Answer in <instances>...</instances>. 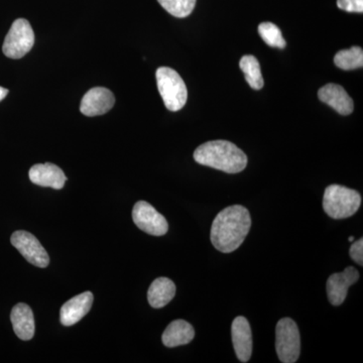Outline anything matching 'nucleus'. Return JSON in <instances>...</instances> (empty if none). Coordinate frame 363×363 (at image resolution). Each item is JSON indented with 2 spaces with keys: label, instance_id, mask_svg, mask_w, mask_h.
<instances>
[{
  "label": "nucleus",
  "instance_id": "obj_1",
  "mask_svg": "<svg viewBox=\"0 0 363 363\" xmlns=\"http://www.w3.org/2000/svg\"><path fill=\"white\" fill-rule=\"evenodd\" d=\"M252 227L250 211L241 205L226 207L215 217L211 227V242L217 250L230 253L242 245Z\"/></svg>",
  "mask_w": 363,
  "mask_h": 363
},
{
  "label": "nucleus",
  "instance_id": "obj_2",
  "mask_svg": "<svg viewBox=\"0 0 363 363\" xmlns=\"http://www.w3.org/2000/svg\"><path fill=\"white\" fill-rule=\"evenodd\" d=\"M194 160L202 166L238 174L247 166V157L234 143L227 140H211L203 143L194 152Z\"/></svg>",
  "mask_w": 363,
  "mask_h": 363
},
{
  "label": "nucleus",
  "instance_id": "obj_3",
  "mask_svg": "<svg viewBox=\"0 0 363 363\" xmlns=\"http://www.w3.org/2000/svg\"><path fill=\"white\" fill-rule=\"evenodd\" d=\"M362 205V196L357 190L340 185L326 188L323 197L324 211L333 219L353 216Z\"/></svg>",
  "mask_w": 363,
  "mask_h": 363
},
{
  "label": "nucleus",
  "instance_id": "obj_4",
  "mask_svg": "<svg viewBox=\"0 0 363 363\" xmlns=\"http://www.w3.org/2000/svg\"><path fill=\"white\" fill-rule=\"evenodd\" d=\"M157 89L169 111H179L185 106L188 90L181 76L174 69L161 67L156 73Z\"/></svg>",
  "mask_w": 363,
  "mask_h": 363
},
{
  "label": "nucleus",
  "instance_id": "obj_5",
  "mask_svg": "<svg viewBox=\"0 0 363 363\" xmlns=\"http://www.w3.org/2000/svg\"><path fill=\"white\" fill-rule=\"evenodd\" d=\"M276 350L284 363L297 362L301 353L300 331L291 318H283L277 324Z\"/></svg>",
  "mask_w": 363,
  "mask_h": 363
},
{
  "label": "nucleus",
  "instance_id": "obj_6",
  "mask_svg": "<svg viewBox=\"0 0 363 363\" xmlns=\"http://www.w3.org/2000/svg\"><path fill=\"white\" fill-rule=\"evenodd\" d=\"M35 33L30 23L25 18L14 21L4 40L2 51L11 59H21L32 50Z\"/></svg>",
  "mask_w": 363,
  "mask_h": 363
},
{
  "label": "nucleus",
  "instance_id": "obj_7",
  "mask_svg": "<svg viewBox=\"0 0 363 363\" xmlns=\"http://www.w3.org/2000/svg\"><path fill=\"white\" fill-rule=\"evenodd\" d=\"M133 219L140 230L150 235L162 236L168 233L169 225L167 219L150 203H136L133 210Z\"/></svg>",
  "mask_w": 363,
  "mask_h": 363
},
{
  "label": "nucleus",
  "instance_id": "obj_8",
  "mask_svg": "<svg viewBox=\"0 0 363 363\" xmlns=\"http://www.w3.org/2000/svg\"><path fill=\"white\" fill-rule=\"evenodd\" d=\"M11 245L30 264L38 267L49 266L50 257L47 250L32 233L23 230L16 231L11 235Z\"/></svg>",
  "mask_w": 363,
  "mask_h": 363
},
{
  "label": "nucleus",
  "instance_id": "obj_9",
  "mask_svg": "<svg viewBox=\"0 0 363 363\" xmlns=\"http://www.w3.org/2000/svg\"><path fill=\"white\" fill-rule=\"evenodd\" d=\"M359 279V272L355 267H348L342 272H336L329 277L326 284L327 295L333 306L343 304L347 297L348 289Z\"/></svg>",
  "mask_w": 363,
  "mask_h": 363
},
{
  "label": "nucleus",
  "instance_id": "obj_10",
  "mask_svg": "<svg viewBox=\"0 0 363 363\" xmlns=\"http://www.w3.org/2000/svg\"><path fill=\"white\" fill-rule=\"evenodd\" d=\"M116 104V98L111 90L104 87L92 88L83 96L80 111L86 116H104Z\"/></svg>",
  "mask_w": 363,
  "mask_h": 363
},
{
  "label": "nucleus",
  "instance_id": "obj_11",
  "mask_svg": "<svg viewBox=\"0 0 363 363\" xmlns=\"http://www.w3.org/2000/svg\"><path fill=\"white\" fill-rule=\"evenodd\" d=\"M233 342L236 357L241 362H250L252 354V333L247 318L236 317L231 327Z\"/></svg>",
  "mask_w": 363,
  "mask_h": 363
},
{
  "label": "nucleus",
  "instance_id": "obj_12",
  "mask_svg": "<svg viewBox=\"0 0 363 363\" xmlns=\"http://www.w3.org/2000/svg\"><path fill=\"white\" fill-rule=\"evenodd\" d=\"M28 176L35 185L56 190L63 188L67 181V177L62 169L51 162L35 164L30 168Z\"/></svg>",
  "mask_w": 363,
  "mask_h": 363
},
{
  "label": "nucleus",
  "instance_id": "obj_13",
  "mask_svg": "<svg viewBox=\"0 0 363 363\" xmlns=\"http://www.w3.org/2000/svg\"><path fill=\"white\" fill-rule=\"evenodd\" d=\"M93 298H94L92 293L84 292L67 301L65 304L62 306L60 312L61 323L69 327L83 319L92 307Z\"/></svg>",
  "mask_w": 363,
  "mask_h": 363
},
{
  "label": "nucleus",
  "instance_id": "obj_14",
  "mask_svg": "<svg viewBox=\"0 0 363 363\" xmlns=\"http://www.w3.org/2000/svg\"><path fill=\"white\" fill-rule=\"evenodd\" d=\"M318 97L322 102L335 109L341 116H350L352 113L354 105L342 86L333 83L325 85L318 91Z\"/></svg>",
  "mask_w": 363,
  "mask_h": 363
},
{
  "label": "nucleus",
  "instance_id": "obj_15",
  "mask_svg": "<svg viewBox=\"0 0 363 363\" xmlns=\"http://www.w3.org/2000/svg\"><path fill=\"white\" fill-rule=\"evenodd\" d=\"M14 333L21 340H30L35 335V317L30 306L18 303L14 306L11 314Z\"/></svg>",
  "mask_w": 363,
  "mask_h": 363
},
{
  "label": "nucleus",
  "instance_id": "obj_16",
  "mask_svg": "<svg viewBox=\"0 0 363 363\" xmlns=\"http://www.w3.org/2000/svg\"><path fill=\"white\" fill-rule=\"evenodd\" d=\"M194 337L195 330L192 325L185 320H175L162 333V340L167 347H177L190 343Z\"/></svg>",
  "mask_w": 363,
  "mask_h": 363
},
{
  "label": "nucleus",
  "instance_id": "obj_17",
  "mask_svg": "<svg viewBox=\"0 0 363 363\" xmlns=\"http://www.w3.org/2000/svg\"><path fill=\"white\" fill-rule=\"evenodd\" d=\"M176 295V285L168 278H157L152 281L147 292V300L152 308L160 309L173 300Z\"/></svg>",
  "mask_w": 363,
  "mask_h": 363
},
{
  "label": "nucleus",
  "instance_id": "obj_18",
  "mask_svg": "<svg viewBox=\"0 0 363 363\" xmlns=\"http://www.w3.org/2000/svg\"><path fill=\"white\" fill-rule=\"evenodd\" d=\"M240 66L241 71L245 73V80L252 89L260 90L264 87V81L260 70L259 62L255 57L250 55L243 56L240 60Z\"/></svg>",
  "mask_w": 363,
  "mask_h": 363
},
{
  "label": "nucleus",
  "instance_id": "obj_19",
  "mask_svg": "<svg viewBox=\"0 0 363 363\" xmlns=\"http://www.w3.org/2000/svg\"><path fill=\"white\" fill-rule=\"evenodd\" d=\"M334 63L342 70L350 71L362 68L363 51L360 47H352L339 51L334 57Z\"/></svg>",
  "mask_w": 363,
  "mask_h": 363
},
{
  "label": "nucleus",
  "instance_id": "obj_20",
  "mask_svg": "<svg viewBox=\"0 0 363 363\" xmlns=\"http://www.w3.org/2000/svg\"><path fill=\"white\" fill-rule=\"evenodd\" d=\"M164 9L176 18H187L194 11L197 0H157Z\"/></svg>",
  "mask_w": 363,
  "mask_h": 363
},
{
  "label": "nucleus",
  "instance_id": "obj_21",
  "mask_svg": "<svg viewBox=\"0 0 363 363\" xmlns=\"http://www.w3.org/2000/svg\"><path fill=\"white\" fill-rule=\"evenodd\" d=\"M259 33L262 39L272 48L285 49L286 43L281 30L272 23H262L259 26Z\"/></svg>",
  "mask_w": 363,
  "mask_h": 363
},
{
  "label": "nucleus",
  "instance_id": "obj_22",
  "mask_svg": "<svg viewBox=\"0 0 363 363\" xmlns=\"http://www.w3.org/2000/svg\"><path fill=\"white\" fill-rule=\"evenodd\" d=\"M337 6L347 13H363V0H337Z\"/></svg>",
  "mask_w": 363,
  "mask_h": 363
},
{
  "label": "nucleus",
  "instance_id": "obj_23",
  "mask_svg": "<svg viewBox=\"0 0 363 363\" xmlns=\"http://www.w3.org/2000/svg\"><path fill=\"white\" fill-rule=\"evenodd\" d=\"M350 257L359 266H363V240L360 238L359 240L355 241L352 245H351Z\"/></svg>",
  "mask_w": 363,
  "mask_h": 363
},
{
  "label": "nucleus",
  "instance_id": "obj_24",
  "mask_svg": "<svg viewBox=\"0 0 363 363\" xmlns=\"http://www.w3.org/2000/svg\"><path fill=\"white\" fill-rule=\"evenodd\" d=\"M7 94H9V90L6 89V88L0 87V102L6 97Z\"/></svg>",
  "mask_w": 363,
  "mask_h": 363
},
{
  "label": "nucleus",
  "instance_id": "obj_25",
  "mask_svg": "<svg viewBox=\"0 0 363 363\" xmlns=\"http://www.w3.org/2000/svg\"><path fill=\"white\" fill-rule=\"evenodd\" d=\"M353 240H354V238H353V236H350V242H351V241H353Z\"/></svg>",
  "mask_w": 363,
  "mask_h": 363
}]
</instances>
